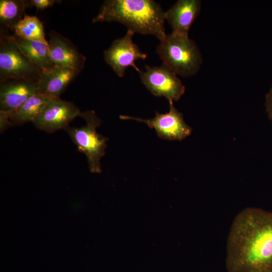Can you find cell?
<instances>
[{"mask_svg":"<svg viewBox=\"0 0 272 272\" xmlns=\"http://www.w3.org/2000/svg\"><path fill=\"white\" fill-rule=\"evenodd\" d=\"M14 35L22 39L48 44L43 24L36 16L25 15L15 26Z\"/></svg>","mask_w":272,"mask_h":272,"instance_id":"17","label":"cell"},{"mask_svg":"<svg viewBox=\"0 0 272 272\" xmlns=\"http://www.w3.org/2000/svg\"><path fill=\"white\" fill-rule=\"evenodd\" d=\"M29 7L28 1L1 0V30L6 31L10 29L14 31L15 26L24 18L25 10Z\"/></svg>","mask_w":272,"mask_h":272,"instance_id":"16","label":"cell"},{"mask_svg":"<svg viewBox=\"0 0 272 272\" xmlns=\"http://www.w3.org/2000/svg\"><path fill=\"white\" fill-rule=\"evenodd\" d=\"M134 34L127 30L123 37L114 40L104 52L106 62L119 77H124L126 69L129 66L133 67L139 72L140 70L135 64V61L147 58V54L142 52L133 42Z\"/></svg>","mask_w":272,"mask_h":272,"instance_id":"7","label":"cell"},{"mask_svg":"<svg viewBox=\"0 0 272 272\" xmlns=\"http://www.w3.org/2000/svg\"><path fill=\"white\" fill-rule=\"evenodd\" d=\"M265 106L268 116L272 121V87L265 96Z\"/></svg>","mask_w":272,"mask_h":272,"instance_id":"20","label":"cell"},{"mask_svg":"<svg viewBox=\"0 0 272 272\" xmlns=\"http://www.w3.org/2000/svg\"><path fill=\"white\" fill-rule=\"evenodd\" d=\"M79 116L85 120V125L80 127L68 126L64 130L78 150L86 155L90 171L92 173H100V161L105 154L108 139L97 132L101 121L94 110L81 112Z\"/></svg>","mask_w":272,"mask_h":272,"instance_id":"4","label":"cell"},{"mask_svg":"<svg viewBox=\"0 0 272 272\" xmlns=\"http://www.w3.org/2000/svg\"><path fill=\"white\" fill-rule=\"evenodd\" d=\"M80 72L54 65L42 73L37 85L38 91L50 99L59 98Z\"/></svg>","mask_w":272,"mask_h":272,"instance_id":"12","label":"cell"},{"mask_svg":"<svg viewBox=\"0 0 272 272\" xmlns=\"http://www.w3.org/2000/svg\"><path fill=\"white\" fill-rule=\"evenodd\" d=\"M13 35L21 50L42 72L54 65L50 57L48 44L38 41L25 40L14 34Z\"/></svg>","mask_w":272,"mask_h":272,"instance_id":"14","label":"cell"},{"mask_svg":"<svg viewBox=\"0 0 272 272\" xmlns=\"http://www.w3.org/2000/svg\"><path fill=\"white\" fill-rule=\"evenodd\" d=\"M49 100L37 91L16 109L7 113L13 126L32 122Z\"/></svg>","mask_w":272,"mask_h":272,"instance_id":"15","label":"cell"},{"mask_svg":"<svg viewBox=\"0 0 272 272\" xmlns=\"http://www.w3.org/2000/svg\"><path fill=\"white\" fill-rule=\"evenodd\" d=\"M29 6L35 7L38 10H43L52 6L55 3H60L59 0H30L28 1Z\"/></svg>","mask_w":272,"mask_h":272,"instance_id":"18","label":"cell"},{"mask_svg":"<svg viewBox=\"0 0 272 272\" xmlns=\"http://www.w3.org/2000/svg\"><path fill=\"white\" fill-rule=\"evenodd\" d=\"M81 113L74 103L60 98L50 99L32 121L38 129L52 133L64 129Z\"/></svg>","mask_w":272,"mask_h":272,"instance_id":"8","label":"cell"},{"mask_svg":"<svg viewBox=\"0 0 272 272\" xmlns=\"http://www.w3.org/2000/svg\"><path fill=\"white\" fill-rule=\"evenodd\" d=\"M38 91L37 82L28 80H10L0 82V111L16 109Z\"/></svg>","mask_w":272,"mask_h":272,"instance_id":"11","label":"cell"},{"mask_svg":"<svg viewBox=\"0 0 272 272\" xmlns=\"http://www.w3.org/2000/svg\"><path fill=\"white\" fill-rule=\"evenodd\" d=\"M145 71L138 72L142 84L156 97H164L173 104L179 100L185 91V87L177 75L166 66L145 65Z\"/></svg>","mask_w":272,"mask_h":272,"instance_id":"6","label":"cell"},{"mask_svg":"<svg viewBox=\"0 0 272 272\" xmlns=\"http://www.w3.org/2000/svg\"><path fill=\"white\" fill-rule=\"evenodd\" d=\"M13 124L10 120L8 113L6 112L0 111V132L3 133Z\"/></svg>","mask_w":272,"mask_h":272,"instance_id":"19","label":"cell"},{"mask_svg":"<svg viewBox=\"0 0 272 272\" xmlns=\"http://www.w3.org/2000/svg\"><path fill=\"white\" fill-rule=\"evenodd\" d=\"M42 73L21 50L13 35L1 30L0 82L20 79L37 82Z\"/></svg>","mask_w":272,"mask_h":272,"instance_id":"5","label":"cell"},{"mask_svg":"<svg viewBox=\"0 0 272 272\" xmlns=\"http://www.w3.org/2000/svg\"><path fill=\"white\" fill-rule=\"evenodd\" d=\"M163 65L177 76L195 75L202 63V55L195 41L188 35L172 32L167 34L156 47Z\"/></svg>","mask_w":272,"mask_h":272,"instance_id":"3","label":"cell"},{"mask_svg":"<svg viewBox=\"0 0 272 272\" xmlns=\"http://www.w3.org/2000/svg\"><path fill=\"white\" fill-rule=\"evenodd\" d=\"M225 264L228 272H272V212L250 207L236 215Z\"/></svg>","mask_w":272,"mask_h":272,"instance_id":"1","label":"cell"},{"mask_svg":"<svg viewBox=\"0 0 272 272\" xmlns=\"http://www.w3.org/2000/svg\"><path fill=\"white\" fill-rule=\"evenodd\" d=\"M48 46L50 58L55 65L81 72L86 57L68 39L54 31L49 34Z\"/></svg>","mask_w":272,"mask_h":272,"instance_id":"10","label":"cell"},{"mask_svg":"<svg viewBox=\"0 0 272 272\" xmlns=\"http://www.w3.org/2000/svg\"><path fill=\"white\" fill-rule=\"evenodd\" d=\"M165 21V11L154 1L106 0L92 22H118L134 33L152 35L161 41L167 35Z\"/></svg>","mask_w":272,"mask_h":272,"instance_id":"2","label":"cell"},{"mask_svg":"<svg viewBox=\"0 0 272 272\" xmlns=\"http://www.w3.org/2000/svg\"><path fill=\"white\" fill-rule=\"evenodd\" d=\"M201 8L199 0H178L165 12V20L172 32L188 35L192 24L198 16Z\"/></svg>","mask_w":272,"mask_h":272,"instance_id":"13","label":"cell"},{"mask_svg":"<svg viewBox=\"0 0 272 272\" xmlns=\"http://www.w3.org/2000/svg\"><path fill=\"white\" fill-rule=\"evenodd\" d=\"M121 119H132L146 123L148 126L154 128L158 137L170 141H181L189 136L192 132V128L185 122L183 114L178 110L173 104H169V111L164 114L156 112L155 116L152 119L120 115Z\"/></svg>","mask_w":272,"mask_h":272,"instance_id":"9","label":"cell"}]
</instances>
